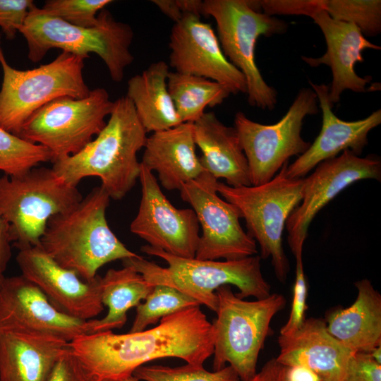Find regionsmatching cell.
I'll use <instances>...</instances> for the list:
<instances>
[{
	"label": "cell",
	"mask_w": 381,
	"mask_h": 381,
	"mask_svg": "<svg viewBox=\"0 0 381 381\" xmlns=\"http://www.w3.org/2000/svg\"><path fill=\"white\" fill-rule=\"evenodd\" d=\"M69 346L90 381H119L158 358H177L203 365L213 353L214 328L196 306L162 318L149 329L85 334L70 341Z\"/></svg>",
	"instance_id": "obj_1"
},
{
	"label": "cell",
	"mask_w": 381,
	"mask_h": 381,
	"mask_svg": "<svg viewBox=\"0 0 381 381\" xmlns=\"http://www.w3.org/2000/svg\"><path fill=\"white\" fill-rule=\"evenodd\" d=\"M114 102L110 117L96 138L78 153L54 162L52 168L76 187L85 177H98L110 198L119 200L139 179L141 162L137 154L145 146L147 133L128 97Z\"/></svg>",
	"instance_id": "obj_2"
},
{
	"label": "cell",
	"mask_w": 381,
	"mask_h": 381,
	"mask_svg": "<svg viewBox=\"0 0 381 381\" xmlns=\"http://www.w3.org/2000/svg\"><path fill=\"white\" fill-rule=\"evenodd\" d=\"M110 197L100 186L66 212L47 222L40 246L59 265L90 281L103 265L138 256L109 228L106 211Z\"/></svg>",
	"instance_id": "obj_3"
},
{
	"label": "cell",
	"mask_w": 381,
	"mask_h": 381,
	"mask_svg": "<svg viewBox=\"0 0 381 381\" xmlns=\"http://www.w3.org/2000/svg\"><path fill=\"white\" fill-rule=\"evenodd\" d=\"M141 251L163 259L168 266L161 267L140 255L123 260V265L132 267L153 286L173 287L214 312L218 304L215 291L221 286H236L239 289L236 295L243 299H262L271 294L259 255L217 261L177 257L149 245L143 246Z\"/></svg>",
	"instance_id": "obj_4"
},
{
	"label": "cell",
	"mask_w": 381,
	"mask_h": 381,
	"mask_svg": "<svg viewBox=\"0 0 381 381\" xmlns=\"http://www.w3.org/2000/svg\"><path fill=\"white\" fill-rule=\"evenodd\" d=\"M97 18L94 27H78L47 14L34 4L18 32L26 40L28 56L34 63L42 60L52 49H60L84 59L92 52L104 62L111 78L120 83L126 68L133 61L130 51L133 30L129 25L116 20L104 8Z\"/></svg>",
	"instance_id": "obj_5"
},
{
	"label": "cell",
	"mask_w": 381,
	"mask_h": 381,
	"mask_svg": "<svg viewBox=\"0 0 381 381\" xmlns=\"http://www.w3.org/2000/svg\"><path fill=\"white\" fill-rule=\"evenodd\" d=\"M218 299L214 328L213 370L229 363L241 381L257 373L259 353L273 331V317L286 306L284 296L271 294L267 298L248 301L238 297L229 285L215 291Z\"/></svg>",
	"instance_id": "obj_6"
},
{
	"label": "cell",
	"mask_w": 381,
	"mask_h": 381,
	"mask_svg": "<svg viewBox=\"0 0 381 381\" xmlns=\"http://www.w3.org/2000/svg\"><path fill=\"white\" fill-rule=\"evenodd\" d=\"M287 164L261 185L234 187L217 183V193L238 209L247 234L260 245V258H271L275 276L282 283L290 270L282 245L283 231L288 217L301 200L303 182V179L286 176Z\"/></svg>",
	"instance_id": "obj_7"
},
{
	"label": "cell",
	"mask_w": 381,
	"mask_h": 381,
	"mask_svg": "<svg viewBox=\"0 0 381 381\" xmlns=\"http://www.w3.org/2000/svg\"><path fill=\"white\" fill-rule=\"evenodd\" d=\"M84 59L62 52L52 62L18 70L6 60L0 44L3 80L0 89V127L16 135L37 110L56 99H83L90 90L83 78Z\"/></svg>",
	"instance_id": "obj_8"
},
{
	"label": "cell",
	"mask_w": 381,
	"mask_h": 381,
	"mask_svg": "<svg viewBox=\"0 0 381 381\" xmlns=\"http://www.w3.org/2000/svg\"><path fill=\"white\" fill-rule=\"evenodd\" d=\"M203 12L204 16L214 19L224 54L246 78L248 104L272 110L277 102V92L265 82L257 66L255 44L260 36L282 34L288 25L261 13L255 1L205 0Z\"/></svg>",
	"instance_id": "obj_9"
},
{
	"label": "cell",
	"mask_w": 381,
	"mask_h": 381,
	"mask_svg": "<svg viewBox=\"0 0 381 381\" xmlns=\"http://www.w3.org/2000/svg\"><path fill=\"white\" fill-rule=\"evenodd\" d=\"M83 199L76 186L52 168L37 167L16 176L0 178V214L10 226L18 250L40 246L47 222Z\"/></svg>",
	"instance_id": "obj_10"
},
{
	"label": "cell",
	"mask_w": 381,
	"mask_h": 381,
	"mask_svg": "<svg viewBox=\"0 0 381 381\" xmlns=\"http://www.w3.org/2000/svg\"><path fill=\"white\" fill-rule=\"evenodd\" d=\"M114 104L103 87L90 90L83 99L60 97L33 113L16 135L47 148L54 162L78 153L91 142L105 126Z\"/></svg>",
	"instance_id": "obj_11"
},
{
	"label": "cell",
	"mask_w": 381,
	"mask_h": 381,
	"mask_svg": "<svg viewBox=\"0 0 381 381\" xmlns=\"http://www.w3.org/2000/svg\"><path fill=\"white\" fill-rule=\"evenodd\" d=\"M317 95L312 88H301L285 115L277 123L262 124L236 114V128L248 166L252 186L270 181L289 159L300 156L310 143L301 137L303 119L319 111Z\"/></svg>",
	"instance_id": "obj_12"
},
{
	"label": "cell",
	"mask_w": 381,
	"mask_h": 381,
	"mask_svg": "<svg viewBox=\"0 0 381 381\" xmlns=\"http://www.w3.org/2000/svg\"><path fill=\"white\" fill-rule=\"evenodd\" d=\"M218 180L204 171L180 188L182 200L195 212L202 227L195 258L234 260L258 253L256 242L241 227L238 209L217 193Z\"/></svg>",
	"instance_id": "obj_13"
},
{
	"label": "cell",
	"mask_w": 381,
	"mask_h": 381,
	"mask_svg": "<svg viewBox=\"0 0 381 381\" xmlns=\"http://www.w3.org/2000/svg\"><path fill=\"white\" fill-rule=\"evenodd\" d=\"M303 179L302 198L286 222L287 241L296 258L302 257L308 227L318 212L352 183L363 179H381L377 157H361L350 150L325 160Z\"/></svg>",
	"instance_id": "obj_14"
},
{
	"label": "cell",
	"mask_w": 381,
	"mask_h": 381,
	"mask_svg": "<svg viewBox=\"0 0 381 381\" xmlns=\"http://www.w3.org/2000/svg\"><path fill=\"white\" fill-rule=\"evenodd\" d=\"M139 179L141 199L130 225L131 231L153 248L174 256L194 258L200 241L195 212L174 207L162 193L153 173L142 163Z\"/></svg>",
	"instance_id": "obj_15"
},
{
	"label": "cell",
	"mask_w": 381,
	"mask_h": 381,
	"mask_svg": "<svg viewBox=\"0 0 381 381\" xmlns=\"http://www.w3.org/2000/svg\"><path fill=\"white\" fill-rule=\"evenodd\" d=\"M87 332V320L59 310L23 275L6 277L0 285V333L50 335L70 342Z\"/></svg>",
	"instance_id": "obj_16"
},
{
	"label": "cell",
	"mask_w": 381,
	"mask_h": 381,
	"mask_svg": "<svg viewBox=\"0 0 381 381\" xmlns=\"http://www.w3.org/2000/svg\"><path fill=\"white\" fill-rule=\"evenodd\" d=\"M169 65L176 72L205 78L231 94H246L243 74L225 56L210 24L193 14L174 23L169 37Z\"/></svg>",
	"instance_id": "obj_17"
},
{
	"label": "cell",
	"mask_w": 381,
	"mask_h": 381,
	"mask_svg": "<svg viewBox=\"0 0 381 381\" xmlns=\"http://www.w3.org/2000/svg\"><path fill=\"white\" fill-rule=\"evenodd\" d=\"M16 261L22 275L63 313L87 321L102 312L100 276L83 280L74 271L59 265L40 246L19 249Z\"/></svg>",
	"instance_id": "obj_18"
},
{
	"label": "cell",
	"mask_w": 381,
	"mask_h": 381,
	"mask_svg": "<svg viewBox=\"0 0 381 381\" xmlns=\"http://www.w3.org/2000/svg\"><path fill=\"white\" fill-rule=\"evenodd\" d=\"M320 28L325 39L327 49L320 57L302 56L310 66L325 64L331 68L332 80L329 86V101L334 106L339 102L344 90L355 92H365V87L371 77L359 76L355 65L363 62V52L365 49L380 50L381 47L368 40L360 29L353 23L332 18L322 11L312 16Z\"/></svg>",
	"instance_id": "obj_19"
},
{
	"label": "cell",
	"mask_w": 381,
	"mask_h": 381,
	"mask_svg": "<svg viewBox=\"0 0 381 381\" xmlns=\"http://www.w3.org/2000/svg\"><path fill=\"white\" fill-rule=\"evenodd\" d=\"M317 95L322 112L320 132L309 148L291 164L286 167V175L291 179H303L320 163L337 157L344 150L359 156L368 145L369 132L381 123V110L377 109L365 119L346 121L332 111L329 101V86L309 81Z\"/></svg>",
	"instance_id": "obj_20"
},
{
	"label": "cell",
	"mask_w": 381,
	"mask_h": 381,
	"mask_svg": "<svg viewBox=\"0 0 381 381\" xmlns=\"http://www.w3.org/2000/svg\"><path fill=\"white\" fill-rule=\"evenodd\" d=\"M278 344L279 363L306 368L319 381H342L356 353L329 334L322 318L306 319L293 334L280 335Z\"/></svg>",
	"instance_id": "obj_21"
},
{
	"label": "cell",
	"mask_w": 381,
	"mask_h": 381,
	"mask_svg": "<svg viewBox=\"0 0 381 381\" xmlns=\"http://www.w3.org/2000/svg\"><path fill=\"white\" fill-rule=\"evenodd\" d=\"M195 146L193 123H182L147 137L141 163L157 173L165 189L179 190L205 171Z\"/></svg>",
	"instance_id": "obj_22"
},
{
	"label": "cell",
	"mask_w": 381,
	"mask_h": 381,
	"mask_svg": "<svg viewBox=\"0 0 381 381\" xmlns=\"http://www.w3.org/2000/svg\"><path fill=\"white\" fill-rule=\"evenodd\" d=\"M194 140L203 169L228 186H250L248 166L237 131L222 123L213 112H205L193 123Z\"/></svg>",
	"instance_id": "obj_23"
},
{
	"label": "cell",
	"mask_w": 381,
	"mask_h": 381,
	"mask_svg": "<svg viewBox=\"0 0 381 381\" xmlns=\"http://www.w3.org/2000/svg\"><path fill=\"white\" fill-rule=\"evenodd\" d=\"M68 345L54 336L0 333V381H47Z\"/></svg>",
	"instance_id": "obj_24"
},
{
	"label": "cell",
	"mask_w": 381,
	"mask_h": 381,
	"mask_svg": "<svg viewBox=\"0 0 381 381\" xmlns=\"http://www.w3.org/2000/svg\"><path fill=\"white\" fill-rule=\"evenodd\" d=\"M358 295L348 308L325 315L329 334L354 352L370 353L381 345V295L368 279L355 282Z\"/></svg>",
	"instance_id": "obj_25"
},
{
	"label": "cell",
	"mask_w": 381,
	"mask_h": 381,
	"mask_svg": "<svg viewBox=\"0 0 381 381\" xmlns=\"http://www.w3.org/2000/svg\"><path fill=\"white\" fill-rule=\"evenodd\" d=\"M169 72V65L159 61L128 81L126 97L132 102L146 133L182 123L167 87Z\"/></svg>",
	"instance_id": "obj_26"
},
{
	"label": "cell",
	"mask_w": 381,
	"mask_h": 381,
	"mask_svg": "<svg viewBox=\"0 0 381 381\" xmlns=\"http://www.w3.org/2000/svg\"><path fill=\"white\" fill-rule=\"evenodd\" d=\"M153 286L131 266L109 270L100 278L101 301L108 312L101 319L87 320V334L121 328L127 312L145 300Z\"/></svg>",
	"instance_id": "obj_27"
},
{
	"label": "cell",
	"mask_w": 381,
	"mask_h": 381,
	"mask_svg": "<svg viewBox=\"0 0 381 381\" xmlns=\"http://www.w3.org/2000/svg\"><path fill=\"white\" fill-rule=\"evenodd\" d=\"M167 87L182 123H194L207 107L219 105L231 95L217 82L176 71L169 72Z\"/></svg>",
	"instance_id": "obj_28"
},
{
	"label": "cell",
	"mask_w": 381,
	"mask_h": 381,
	"mask_svg": "<svg viewBox=\"0 0 381 381\" xmlns=\"http://www.w3.org/2000/svg\"><path fill=\"white\" fill-rule=\"evenodd\" d=\"M200 306L194 298L163 284L155 285L143 302L136 307V315L129 332L145 330L162 318L183 309Z\"/></svg>",
	"instance_id": "obj_29"
},
{
	"label": "cell",
	"mask_w": 381,
	"mask_h": 381,
	"mask_svg": "<svg viewBox=\"0 0 381 381\" xmlns=\"http://www.w3.org/2000/svg\"><path fill=\"white\" fill-rule=\"evenodd\" d=\"M45 147L26 141L0 127V171L5 175H22L40 163L52 162Z\"/></svg>",
	"instance_id": "obj_30"
},
{
	"label": "cell",
	"mask_w": 381,
	"mask_h": 381,
	"mask_svg": "<svg viewBox=\"0 0 381 381\" xmlns=\"http://www.w3.org/2000/svg\"><path fill=\"white\" fill-rule=\"evenodd\" d=\"M324 11L334 20L354 24L364 36L381 32L380 0H325Z\"/></svg>",
	"instance_id": "obj_31"
},
{
	"label": "cell",
	"mask_w": 381,
	"mask_h": 381,
	"mask_svg": "<svg viewBox=\"0 0 381 381\" xmlns=\"http://www.w3.org/2000/svg\"><path fill=\"white\" fill-rule=\"evenodd\" d=\"M133 375L140 381H241L230 365L210 372L203 365L189 363L176 367L143 365Z\"/></svg>",
	"instance_id": "obj_32"
},
{
	"label": "cell",
	"mask_w": 381,
	"mask_h": 381,
	"mask_svg": "<svg viewBox=\"0 0 381 381\" xmlns=\"http://www.w3.org/2000/svg\"><path fill=\"white\" fill-rule=\"evenodd\" d=\"M111 2V0H49L42 8L47 14L71 25L92 28L98 22V13Z\"/></svg>",
	"instance_id": "obj_33"
},
{
	"label": "cell",
	"mask_w": 381,
	"mask_h": 381,
	"mask_svg": "<svg viewBox=\"0 0 381 381\" xmlns=\"http://www.w3.org/2000/svg\"><path fill=\"white\" fill-rule=\"evenodd\" d=\"M296 280L293 290V298L289 318L280 329V335L290 336L303 325L308 309L306 303L308 285L303 271L302 257L296 258Z\"/></svg>",
	"instance_id": "obj_34"
},
{
	"label": "cell",
	"mask_w": 381,
	"mask_h": 381,
	"mask_svg": "<svg viewBox=\"0 0 381 381\" xmlns=\"http://www.w3.org/2000/svg\"><path fill=\"white\" fill-rule=\"evenodd\" d=\"M264 13L273 15H302L312 18L324 11L325 0H263L258 1Z\"/></svg>",
	"instance_id": "obj_35"
},
{
	"label": "cell",
	"mask_w": 381,
	"mask_h": 381,
	"mask_svg": "<svg viewBox=\"0 0 381 381\" xmlns=\"http://www.w3.org/2000/svg\"><path fill=\"white\" fill-rule=\"evenodd\" d=\"M33 4L32 0H0V28L7 39L16 37Z\"/></svg>",
	"instance_id": "obj_36"
},
{
	"label": "cell",
	"mask_w": 381,
	"mask_h": 381,
	"mask_svg": "<svg viewBox=\"0 0 381 381\" xmlns=\"http://www.w3.org/2000/svg\"><path fill=\"white\" fill-rule=\"evenodd\" d=\"M47 381H90L69 345L58 358Z\"/></svg>",
	"instance_id": "obj_37"
},
{
	"label": "cell",
	"mask_w": 381,
	"mask_h": 381,
	"mask_svg": "<svg viewBox=\"0 0 381 381\" xmlns=\"http://www.w3.org/2000/svg\"><path fill=\"white\" fill-rule=\"evenodd\" d=\"M342 381H381V364L369 353L356 352L349 361Z\"/></svg>",
	"instance_id": "obj_38"
},
{
	"label": "cell",
	"mask_w": 381,
	"mask_h": 381,
	"mask_svg": "<svg viewBox=\"0 0 381 381\" xmlns=\"http://www.w3.org/2000/svg\"><path fill=\"white\" fill-rule=\"evenodd\" d=\"M10 226L0 214V285L6 278L4 272L11 257Z\"/></svg>",
	"instance_id": "obj_39"
},
{
	"label": "cell",
	"mask_w": 381,
	"mask_h": 381,
	"mask_svg": "<svg viewBox=\"0 0 381 381\" xmlns=\"http://www.w3.org/2000/svg\"><path fill=\"white\" fill-rule=\"evenodd\" d=\"M248 381H289L287 366L279 363L276 358H272Z\"/></svg>",
	"instance_id": "obj_40"
},
{
	"label": "cell",
	"mask_w": 381,
	"mask_h": 381,
	"mask_svg": "<svg viewBox=\"0 0 381 381\" xmlns=\"http://www.w3.org/2000/svg\"><path fill=\"white\" fill-rule=\"evenodd\" d=\"M152 2L155 4L159 10L168 16L174 23L179 22L184 16L181 11L176 0H153Z\"/></svg>",
	"instance_id": "obj_41"
},
{
	"label": "cell",
	"mask_w": 381,
	"mask_h": 381,
	"mask_svg": "<svg viewBox=\"0 0 381 381\" xmlns=\"http://www.w3.org/2000/svg\"><path fill=\"white\" fill-rule=\"evenodd\" d=\"M287 377L289 381H319L313 373L300 367H287Z\"/></svg>",
	"instance_id": "obj_42"
},
{
	"label": "cell",
	"mask_w": 381,
	"mask_h": 381,
	"mask_svg": "<svg viewBox=\"0 0 381 381\" xmlns=\"http://www.w3.org/2000/svg\"><path fill=\"white\" fill-rule=\"evenodd\" d=\"M369 353L377 363L381 364V345L375 347Z\"/></svg>",
	"instance_id": "obj_43"
},
{
	"label": "cell",
	"mask_w": 381,
	"mask_h": 381,
	"mask_svg": "<svg viewBox=\"0 0 381 381\" xmlns=\"http://www.w3.org/2000/svg\"><path fill=\"white\" fill-rule=\"evenodd\" d=\"M119 381H140V380L132 375L128 377L120 380Z\"/></svg>",
	"instance_id": "obj_44"
}]
</instances>
